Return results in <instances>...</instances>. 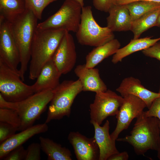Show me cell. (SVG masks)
<instances>
[{
	"instance_id": "19",
	"label": "cell",
	"mask_w": 160,
	"mask_h": 160,
	"mask_svg": "<svg viewBox=\"0 0 160 160\" xmlns=\"http://www.w3.org/2000/svg\"><path fill=\"white\" fill-rule=\"evenodd\" d=\"M108 12L107 26L112 31L130 30L132 21L126 5H114Z\"/></svg>"
},
{
	"instance_id": "6",
	"label": "cell",
	"mask_w": 160,
	"mask_h": 160,
	"mask_svg": "<svg viewBox=\"0 0 160 160\" xmlns=\"http://www.w3.org/2000/svg\"><path fill=\"white\" fill-rule=\"evenodd\" d=\"M76 36L81 44L95 47L106 44L115 36L113 32L107 26L102 27L98 24L90 6L82 7L81 22Z\"/></svg>"
},
{
	"instance_id": "12",
	"label": "cell",
	"mask_w": 160,
	"mask_h": 160,
	"mask_svg": "<svg viewBox=\"0 0 160 160\" xmlns=\"http://www.w3.org/2000/svg\"><path fill=\"white\" fill-rule=\"evenodd\" d=\"M76 58L73 37L69 32L66 31L52 60L62 75L68 73L72 70L76 64Z\"/></svg>"
},
{
	"instance_id": "9",
	"label": "cell",
	"mask_w": 160,
	"mask_h": 160,
	"mask_svg": "<svg viewBox=\"0 0 160 160\" xmlns=\"http://www.w3.org/2000/svg\"><path fill=\"white\" fill-rule=\"evenodd\" d=\"M124 98L110 89L96 93L89 105L90 122L100 125L109 116H116L122 105Z\"/></svg>"
},
{
	"instance_id": "37",
	"label": "cell",
	"mask_w": 160,
	"mask_h": 160,
	"mask_svg": "<svg viewBox=\"0 0 160 160\" xmlns=\"http://www.w3.org/2000/svg\"><path fill=\"white\" fill-rule=\"evenodd\" d=\"M156 26L160 27V13L158 18Z\"/></svg>"
},
{
	"instance_id": "30",
	"label": "cell",
	"mask_w": 160,
	"mask_h": 160,
	"mask_svg": "<svg viewBox=\"0 0 160 160\" xmlns=\"http://www.w3.org/2000/svg\"><path fill=\"white\" fill-rule=\"evenodd\" d=\"M146 111H143L142 115L145 117H155L160 120V97L156 98L151 106Z\"/></svg>"
},
{
	"instance_id": "20",
	"label": "cell",
	"mask_w": 160,
	"mask_h": 160,
	"mask_svg": "<svg viewBox=\"0 0 160 160\" xmlns=\"http://www.w3.org/2000/svg\"><path fill=\"white\" fill-rule=\"evenodd\" d=\"M120 46L119 40L114 39L102 45L95 47L86 57V67L95 68L104 59L114 55Z\"/></svg>"
},
{
	"instance_id": "39",
	"label": "cell",
	"mask_w": 160,
	"mask_h": 160,
	"mask_svg": "<svg viewBox=\"0 0 160 160\" xmlns=\"http://www.w3.org/2000/svg\"></svg>"
},
{
	"instance_id": "1",
	"label": "cell",
	"mask_w": 160,
	"mask_h": 160,
	"mask_svg": "<svg viewBox=\"0 0 160 160\" xmlns=\"http://www.w3.org/2000/svg\"><path fill=\"white\" fill-rule=\"evenodd\" d=\"M66 31L63 29H36L31 45L29 79H36L43 67L52 59Z\"/></svg>"
},
{
	"instance_id": "5",
	"label": "cell",
	"mask_w": 160,
	"mask_h": 160,
	"mask_svg": "<svg viewBox=\"0 0 160 160\" xmlns=\"http://www.w3.org/2000/svg\"><path fill=\"white\" fill-rule=\"evenodd\" d=\"M83 91L81 83L76 81L64 80L53 89V96L50 103L45 123L69 117L71 107L76 96Z\"/></svg>"
},
{
	"instance_id": "10",
	"label": "cell",
	"mask_w": 160,
	"mask_h": 160,
	"mask_svg": "<svg viewBox=\"0 0 160 160\" xmlns=\"http://www.w3.org/2000/svg\"><path fill=\"white\" fill-rule=\"evenodd\" d=\"M123 98L122 104L116 116L117 119L116 127L110 135L112 138L116 141L119 134L127 129L132 120L140 116L147 107L143 100L135 96L128 95Z\"/></svg>"
},
{
	"instance_id": "3",
	"label": "cell",
	"mask_w": 160,
	"mask_h": 160,
	"mask_svg": "<svg viewBox=\"0 0 160 160\" xmlns=\"http://www.w3.org/2000/svg\"><path fill=\"white\" fill-rule=\"evenodd\" d=\"M38 20L31 10L27 9L14 20L9 22L19 51L20 68L19 70L23 81L31 59L32 44L38 24Z\"/></svg>"
},
{
	"instance_id": "16",
	"label": "cell",
	"mask_w": 160,
	"mask_h": 160,
	"mask_svg": "<svg viewBox=\"0 0 160 160\" xmlns=\"http://www.w3.org/2000/svg\"><path fill=\"white\" fill-rule=\"evenodd\" d=\"M94 127V137L99 150V160H108L112 155L119 152L116 145V140L113 139L109 134L110 123L107 120L102 126L97 123H91Z\"/></svg>"
},
{
	"instance_id": "34",
	"label": "cell",
	"mask_w": 160,
	"mask_h": 160,
	"mask_svg": "<svg viewBox=\"0 0 160 160\" xmlns=\"http://www.w3.org/2000/svg\"><path fill=\"white\" fill-rule=\"evenodd\" d=\"M129 155L127 151L119 152L110 156L108 160H127Z\"/></svg>"
},
{
	"instance_id": "7",
	"label": "cell",
	"mask_w": 160,
	"mask_h": 160,
	"mask_svg": "<svg viewBox=\"0 0 160 160\" xmlns=\"http://www.w3.org/2000/svg\"><path fill=\"white\" fill-rule=\"evenodd\" d=\"M82 7L74 0H65L56 13L38 23L37 29H63L76 33L81 22Z\"/></svg>"
},
{
	"instance_id": "27",
	"label": "cell",
	"mask_w": 160,
	"mask_h": 160,
	"mask_svg": "<svg viewBox=\"0 0 160 160\" xmlns=\"http://www.w3.org/2000/svg\"><path fill=\"white\" fill-rule=\"evenodd\" d=\"M0 122H4L19 129L21 120L17 112L12 109L0 108Z\"/></svg>"
},
{
	"instance_id": "36",
	"label": "cell",
	"mask_w": 160,
	"mask_h": 160,
	"mask_svg": "<svg viewBox=\"0 0 160 160\" xmlns=\"http://www.w3.org/2000/svg\"><path fill=\"white\" fill-rule=\"evenodd\" d=\"M79 3L83 7L84 6V0H74Z\"/></svg>"
},
{
	"instance_id": "11",
	"label": "cell",
	"mask_w": 160,
	"mask_h": 160,
	"mask_svg": "<svg viewBox=\"0 0 160 160\" xmlns=\"http://www.w3.org/2000/svg\"><path fill=\"white\" fill-rule=\"evenodd\" d=\"M0 60L12 69L19 73L17 69L20 62L18 49L12 36L9 23L1 17Z\"/></svg>"
},
{
	"instance_id": "28",
	"label": "cell",
	"mask_w": 160,
	"mask_h": 160,
	"mask_svg": "<svg viewBox=\"0 0 160 160\" xmlns=\"http://www.w3.org/2000/svg\"><path fill=\"white\" fill-rule=\"evenodd\" d=\"M18 129L8 124L0 122V144L15 134Z\"/></svg>"
},
{
	"instance_id": "38",
	"label": "cell",
	"mask_w": 160,
	"mask_h": 160,
	"mask_svg": "<svg viewBox=\"0 0 160 160\" xmlns=\"http://www.w3.org/2000/svg\"><path fill=\"white\" fill-rule=\"evenodd\" d=\"M159 127L160 129V121L159 123ZM157 151V157L160 160V148Z\"/></svg>"
},
{
	"instance_id": "31",
	"label": "cell",
	"mask_w": 160,
	"mask_h": 160,
	"mask_svg": "<svg viewBox=\"0 0 160 160\" xmlns=\"http://www.w3.org/2000/svg\"><path fill=\"white\" fill-rule=\"evenodd\" d=\"M26 149L22 145L10 152L3 159L4 160H25Z\"/></svg>"
},
{
	"instance_id": "2",
	"label": "cell",
	"mask_w": 160,
	"mask_h": 160,
	"mask_svg": "<svg viewBox=\"0 0 160 160\" xmlns=\"http://www.w3.org/2000/svg\"><path fill=\"white\" fill-rule=\"evenodd\" d=\"M136 119L130 135L116 140L129 143L137 155H144L150 150L157 151L160 148V120L155 117H145L142 114Z\"/></svg>"
},
{
	"instance_id": "21",
	"label": "cell",
	"mask_w": 160,
	"mask_h": 160,
	"mask_svg": "<svg viewBox=\"0 0 160 160\" xmlns=\"http://www.w3.org/2000/svg\"><path fill=\"white\" fill-rule=\"evenodd\" d=\"M151 38V37H147L131 40L127 45L119 49L113 55L112 62L114 64H116L132 54L147 49L160 41V37L154 39Z\"/></svg>"
},
{
	"instance_id": "14",
	"label": "cell",
	"mask_w": 160,
	"mask_h": 160,
	"mask_svg": "<svg viewBox=\"0 0 160 160\" xmlns=\"http://www.w3.org/2000/svg\"><path fill=\"white\" fill-rule=\"evenodd\" d=\"M116 90L123 97L131 95L140 98L145 103L148 109L153 101L160 97V87L158 92H152L143 86L139 79L132 76L124 79Z\"/></svg>"
},
{
	"instance_id": "17",
	"label": "cell",
	"mask_w": 160,
	"mask_h": 160,
	"mask_svg": "<svg viewBox=\"0 0 160 160\" xmlns=\"http://www.w3.org/2000/svg\"><path fill=\"white\" fill-rule=\"evenodd\" d=\"M82 87L83 91L96 93L105 92L107 87L101 78L99 70L97 68H88L85 64L79 65L74 70Z\"/></svg>"
},
{
	"instance_id": "25",
	"label": "cell",
	"mask_w": 160,
	"mask_h": 160,
	"mask_svg": "<svg viewBox=\"0 0 160 160\" xmlns=\"http://www.w3.org/2000/svg\"><path fill=\"white\" fill-rule=\"evenodd\" d=\"M132 22L145 14L160 8V3L148 1H137L126 4Z\"/></svg>"
},
{
	"instance_id": "26",
	"label": "cell",
	"mask_w": 160,
	"mask_h": 160,
	"mask_svg": "<svg viewBox=\"0 0 160 160\" xmlns=\"http://www.w3.org/2000/svg\"><path fill=\"white\" fill-rule=\"evenodd\" d=\"M57 0H25L26 9L31 10L38 20L42 18L43 12L51 3Z\"/></svg>"
},
{
	"instance_id": "13",
	"label": "cell",
	"mask_w": 160,
	"mask_h": 160,
	"mask_svg": "<svg viewBox=\"0 0 160 160\" xmlns=\"http://www.w3.org/2000/svg\"><path fill=\"white\" fill-rule=\"evenodd\" d=\"M68 139L77 160H98L99 150L94 137L89 138L78 132H71Z\"/></svg>"
},
{
	"instance_id": "32",
	"label": "cell",
	"mask_w": 160,
	"mask_h": 160,
	"mask_svg": "<svg viewBox=\"0 0 160 160\" xmlns=\"http://www.w3.org/2000/svg\"><path fill=\"white\" fill-rule=\"evenodd\" d=\"M93 4L96 9L108 12L112 7L115 4V0H93Z\"/></svg>"
},
{
	"instance_id": "18",
	"label": "cell",
	"mask_w": 160,
	"mask_h": 160,
	"mask_svg": "<svg viewBox=\"0 0 160 160\" xmlns=\"http://www.w3.org/2000/svg\"><path fill=\"white\" fill-rule=\"evenodd\" d=\"M61 75L52 59L43 67L36 81L32 85L34 93L54 89L60 84L59 80Z\"/></svg>"
},
{
	"instance_id": "33",
	"label": "cell",
	"mask_w": 160,
	"mask_h": 160,
	"mask_svg": "<svg viewBox=\"0 0 160 160\" xmlns=\"http://www.w3.org/2000/svg\"><path fill=\"white\" fill-rule=\"evenodd\" d=\"M156 43L150 47L142 51L145 56L156 58L160 61V41Z\"/></svg>"
},
{
	"instance_id": "23",
	"label": "cell",
	"mask_w": 160,
	"mask_h": 160,
	"mask_svg": "<svg viewBox=\"0 0 160 160\" xmlns=\"http://www.w3.org/2000/svg\"><path fill=\"white\" fill-rule=\"evenodd\" d=\"M25 0H0V17L11 22L26 10Z\"/></svg>"
},
{
	"instance_id": "29",
	"label": "cell",
	"mask_w": 160,
	"mask_h": 160,
	"mask_svg": "<svg viewBox=\"0 0 160 160\" xmlns=\"http://www.w3.org/2000/svg\"><path fill=\"white\" fill-rule=\"evenodd\" d=\"M41 150L40 143H34L30 144L26 149L25 160H40Z\"/></svg>"
},
{
	"instance_id": "24",
	"label": "cell",
	"mask_w": 160,
	"mask_h": 160,
	"mask_svg": "<svg viewBox=\"0 0 160 160\" xmlns=\"http://www.w3.org/2000/svg\"><path fill=\"white\" fill-rule=\"evenodd\" d=\"M160 13V8L149 12L132 22L130 31L133 33L134 39L149 29L156 26Z\"/></svg>"
},
{
	"instance_id": "8",
	"label": "cell",
	"mask_w": 160,
	"mask_h": 160,
	"mask_svg": "<svg viewBox=\"0 0 160 160\" xmlns=\"http://www.w3.org/2000/svg\"><path fill=\"white\" fill-rule=\"evenodd\" d=\"M20 73L0 60V95L6 100L18 102L34 93L32 85L23 83Z\"/></svg>"
},
{
	"instance_id": "15",
	"label": "cell",
	"mask_w": 160,
	"mask_h": 160,
	"mask_svg": "<svg viewBox=\"0 0 160 160\" xmlns=\"http://www.w3.org/2000/svg\"><path fill=\"white\" fill-rule=\"evenodd\" d=\"M48 129L47 123L38 124L15 134L0 145V159L2 160L11 151L22 145L29 139L35 135L44 133Z\"/></svg>"
},
{
	"instance_id": "4",
	"label": "cell",
	"mask_w": 160,
	"mask_h": 160,
	"mask_svg": "<svg viewBox=\"0 0 160 160\" xmlns=\"http://www.w3.org/2000/svg\"><path fill=\"white\" fill-rule=\"evenodd\" d=\"M53 90H47L34 93L18 102L5 100L0 95V108L12 109L16 111L21 120L18 131H22L33 125L39 118L53 96Z\"/></svg>"
},
{
	"instance_id": "22",
	"label": "cell",
	"mask_w": 160,
	"mask_h": 160,
	"mask_svg": "<svg viewBox=\"0 0 160 160\" xmlns=\"http://www.w3.org/2000/svg\"><path fill=\"white\" fill-rule=\"evenodd\" d=\"M41 150L47 155L48 160H71L69 150L48 138L39 137Z\"/></svg>"
},
{
	"instance_id": "35",
	"label": "cell",
	"mask_w": 160,
	"mask_h": 160,
	"mask_svg": "<svg viewBox=\"0 0 160 160\" xmlns=\"http://www.w3.org/2000/svg\"><path fill=\"white\" fill-rule=\"evenodd\" d=\"M148 1L160 3V0H115V4L126 5L137 1Z\"/></svg>"
}]
</instances>
